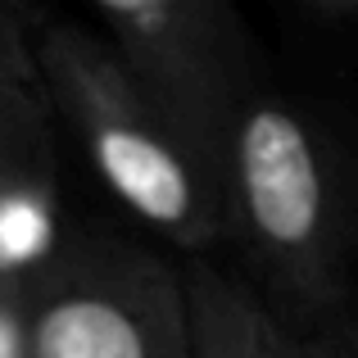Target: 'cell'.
<instances>
[{"label": "cell", "instance_id": "obj_6", "mask_svg": "<svg viewBox=\"0 0 358 358\" xmlns=\"http://www.w3.org/2000/svg\"><path fill=\"white\" fill-rule=\"evenodd\" d=\"M64 245L69 231H64L55 164L0 168V286L36 299Z\"/></svg>", "mask_w": 358, "mask_h": 358}, {"label": "cell", "instance_id": "obj_10", "mask_svg": "<svg viewBox=\"0 0 358 358\" xmlns=\"http://www.w3.org/2000/svg\"><path fill=\"white\" fill-rule=\"evenodd\" d=\"M304 358H350V354L341 350V341H336L331 327H322V331L304 336Z\"/></svg>", "mask_w": 358, "mask_h": 358}, {"label": "cell", "instance_id": "obj_4", "mask_svg": "<svg viewBox=\"0 0 358 358\" xmlns=\"http://www.w3.org/2000/svg\"><path fill=\"white\" fill-rule=\"evenodd\" d=\"M109 45L159 96L186 145L227 186V145L254 91L250 50L227 0H91Z\"/></svg>", "mask_w": 358, "mask_h": 358}, {"label": "cell", "instance_id": "obj_12", "mask_svg": "<svg viewBox=\"0 0 358 358\" xmlns=\"http://www.w3.org/2000/svg\"><path fill=\"white\" fill-rule=\"evenodd\" d=\"M0 5H5V9H9V14H18V18H23V14H27V9H32V0H0Z\"/></svg>", "mask_w": 358, "mask_h": 358}, {"label": "cell", "instance_id": "obj_3", "mask_svg": "<svg viewBox=\"0 0 358 358\" xmlns=\"http://www.w3.org/2000/svg\"><path fill=\"white\" fill-rule=\"evenodd\" d=\"M32 358H195L186 268L105 227L69 231L32 299Z\"/></svg>", "mask_w": 358, "mask_h": 358}, {"label": "cell", "instance_id": "obj_5", "mask_svg": "<svg viewBox=\"0 0 358 358\" xmlns=\"http://www.w3.org/2000/svg\"><path fill=\"white\" fill-rule=\"evenodd\" d=\"M186 290L195 358H304V331H295L259 290L218 272L209 259L186 263Z\"/></svg>", "mask_w": 358, "mask_h": 358}, {"label": "cell", "instance_id": "obj_8", "mask_svg": "<svg viewBox=\"0 0 358 358\" xmlns=\"http://www.w3.org/2000/svg\"><path fill=\"white\" fill-rule=\"evenodd\" d=\"M0 358H32V295L0 286Z\"/></svg>", "mask_w": 358, "mask_h": 358}, {"label": "cell", "instance_id": "obj_7", "mask_svg": "<svg viewBox=\"0 0 358 358\" xmlns=\"http://www.w3.org/2000/svg\"><path fill=\"white\" fill-rule=\"evenodd\" d=\"M55 164V109L23 18L0 5V168Z\"/></svg>", "mask_w": 358, "mask_h": 358}, {"label": "cell", "instance_id": "obj_1", "mask_svg": "<svg viewBox=\"0 0 358 358\" xmlns=\"http://www.w3.org/2000/svg\"><path fill=\"white\" fill-rule=\"evenodd\" d=\"M231 241L263 299L295 331H322L354 304V191L322 122L254 87L227 145Z\"/></svg>", "mask_w": 358, "mask_h": 358}, {"label": "cell", "instance_id": "obj_9", "mask_svg": "<svg viewBox=\"0 0 358 358\" xmlns=\"http://www.w3.org/2000/svg\"><path fill=\"white\" fill-rule=\"evenodd\" d=\"M331 331H336V341H341V350L350 358H358V295H354V304L331 322Z\"/></svg>", "mask_w": 358, "mask_h": 358}, {"label": "cell", "instance_id": "obj_2", "mask_svg": "<svg viewBox=\"0 0 358 358\" xmlns=\"http://www.w3.org/2000/svg\"><path fill=\"white\" fill-rule=\"evenodd\" d=\"M32 45L55 118L69 122L91 173L131 218L191 259L231 241L227 186L195 159L173 114L105 32L41 23Z\"/></svg>", "mask_w": 358, "mask_h": 358}, {"label": "cell", "instance_id": "obj_11", "mask_svg": "<svg viewBox=\"0 0 358 358\" xmlns=\"http://www.w3.org/2000/svg\"><path fill=\"white\" fill-rule=\"evenodd\" d=\"M317 9H331V14H358V0H313Z\"/></svg>", "mask_w": 358, "mask_h": 358}]
</instances>
